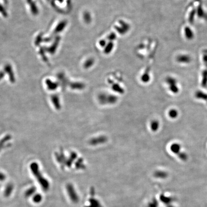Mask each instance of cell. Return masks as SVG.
<instances>
[{"instance_id":"6da1fadb","label":"cell","mask_w":207,"mask_h":207,"mask_svg":"<svg viewBox=\"0 0 207 207\" xmlns=\"http://www.w3.org/2000/svg\"><path fill=\"white\" fill-rule=\"evenodd\" d=\"M30 167L33 174L37 178V180L39 182L41 187H42V189L45 191L48 190L49 187V182H48V181L45 178H44L41 174L38 163H33L30 165Z\"/></svg>"},{"instance_id":"7a4b0ae2","label":"cell","mask_w":207,"mask_h":207,"mask_svg":"<svg viewBox=\"0 0 207 207\" xmlns=\"http://www.w3.org/2000/svg\"><path fill=\"white\" fill-rule=\"evenodd\" d=\"M98 99L101 104H114L118 101V97L112 94H101L98 96Z\"/></svg>"},{"instance_id":"3957f363","label":"cell","mask_w":207,"mask_h":207,"mask_svg":"<svg viewBox=\"0 0 207 207\" xmlns=\"http://www.w3.org/2000/svg\"><path fill=\"white\" fill-rule=\"evenodd\" d=\"M166 83L168 86L169 90L174 94L179 93V89L178 86V83L176 79L173 77H168L166 79Z\"/></svg>"},{"instance_id":"277c9868","label":"cell","mask_w":207,"mask_h":207,"mask_svg":"<svg viewBox=\"0 0 207 207\" xmlns=\"http://www.w3.org/2000/svg\"><path fill=\"white\" fill-rule=\"evenodd\" d=\"M67 190L70 199L73 202H77L79 200L77 194L75 191L74 187L71 184H68L67 186Z\"/></svg>"},{"instance_id":"5b68a950","label":"cell","mask_w":207,"mask_h":207,"mask_svg":"<svg viewBox=\"0 0 207 207\" xmlns=\"http://www.w3.org/2000/svg\"><path fill=\"white\" fill-rule=\"evenodd\" d=\"M107 141V137L105 136H100L91 139L89 143L91 145H97L104 143Z\"/></svg>"},{"instance_id":"8992f818","label":"cell","mask_w":207,"mask_h":207,"mask_svg":"<svg viewBox=\"0 0 207 207\" xmlns=\"http://www.w3.org/2000/svg\"><path fill=\"white\" fill-rule=\"evenodd\" d=\"M170 149V151H171L172 153H173L175 154H176L177 155L182 152L181 151V146L180 144L178 143H176V142L172 143L171 145Z\"/></svg>"},{"instance_id":"52a82bcc","label":"cell","mask_w":207,"mask_h":207,"mask_svg":"<svg viewBox=\"0 0 207 207\" xmlns=\"http://www.w3.org/2000/svg\"><path fill=\"white\" fill-rule=\"evenodd\" d=\"M4 70L6 72H7V74H8L11 82L14 83L15 82V78L11 66L10 64H6L4 67Z\"/></svg>"},{"instance_id":"ba28073f","label":"cell","mask_w":207,"mask_h":207,"mask_svg":"<svg viewBox=\"0 0 207 207\" xmlns=\"http://www.w3.org/2000/svg\"><path fill=\"white\" fill-rule=\"evenodd\" d=\"M195 97L197 99L204 100L207 104V93L202 91L198 90L195 93Z\"/></svg>"},{"instance_id":"9c48e42d","label":"cell","mask_w":207,"mask_h":207,"mask_svg":"<svg viewBox=\"0 0 207 207\" xmlns=\"http://www.w3.org/2000/svg\"><path fill=\"white\" fill-rule=\"evenodd\" d=\"M159 121L158 120H153L151 121L150 123V128L152 130V131L153 132H156L160 128Z\"/></svg>"},{"instance_id":"30bf717a","label":"cell","mask_w":207,"mask_h":207,"mask_svg":"<svg viewBox=\"0 0 207 207\" xmlns=\"http://www.w3.org/2000/svg\"><path fill=\"white\" fill-rule=\"evenodd\" d=\"M46 83L48 86V89L50 90H55L59 86L58 83L52 82L51 80H49V79H47L46 81Z\"/></svg>"},{"instance_id":"8fae6325","label":"cell","mask_w":207,"mask_h":207,"mask_svg":"<svg viewBox=\"0 0 207 207\" xmlns=\"http://www.w3.org/2000/svg\"><path fill=\"white\" fill-rule=\"evenodd\" d=\"M52 103L53 104L54 106H55V108L57 109H61V105L59 103V98L58 96L56 94L53 95L51 97Z\"/></svg>"},{"instance_id":"7c38bea8","label":"cell","mask_w":207,"mask_h":207,"mask_svg":"<svg viewBox=\"0 0 207 207\" xmlns=\"http://www.w3.org/2000/svg\"><path fill=\"white\" fill-rule=\"evenodd\" d=\"M177 61L181 63L187 64L190 62L191 58L187 55H180L177 58Z\"/></svg>"},{"instance_id":"4fadbf2b","label":"cell","mask_w":207,"mask_h":207,"mask_svg":"<svg viewBox=\"0 0 207 207\" xmlns=\"http://www.w3.org/2000/svg\"><path fill=\"white\" fill-rule=\"evenodd\" d=\"M13 189H14V186L13 184H8L6 187L5 189L4 190V195L6 197H8L10 196V195L11 194L12 192H13Z\"/></svg>"},{"instance_id":"5bb4252c","label":"cell","mask_w":207,"mask_h":207,"mask_svg":"<svg viewBox=\"0 0 207 207\" xmlns=\"http://www.w3.org/2000/svg\"><path fill=\"white\" fill-rule=\"evenodd\" d=\"M67 22L66 21H63L61 22L57 26L56 28H55L54 33H59L61 31H62L64 29V28H65Z\"/></svg>"},{"instance_id":"9a60e30c","label":"cell","mask_w":207,"mask_h":207,"mask_svg":"<svg viewBox=\"0 0 207 207\" xmlns=\"http://www.w3.org/2000/svg\"><path fill=\"white\" fill-rule=\"evenodd\" d=\"M168 116L170 118L175 119V118H177L178 116V112L176 109H171L170 110H169L168 111Z\"/></svg>"},{"instance_id":"2e32d148","label":"cell","mask_w":207,"mask_h":207,"mask_svg":"<svg viewBox=\"0 0 207 207\" xmlns=\"http://www.w3.org/2000/svg\"><path fill=\"white\" fill-rule=\"evenodd\" d=\"M70 87L73 89H83L85 87V85L83 83H70Z\"/></svg>"},{"instance_id":"e0dca14e","label":"cell","mask_w":207,"mask_h":207,"mask_svg":"<svg viewBox=\"0 0 207 207\" xmlns=\"http://www.w3.org/2000/svg\"><path fill=\"white\" fill-rule=\"evenodd\" d=\"M59 38L58 37V38H56V40L55 42L51 46V48L48 49V51L49 52H50V53H53L55 52V51H56V49L57 47V45H58L59 42Z\"/></svg>"},{"instance_id":"ac0fdd59","label":"cell","mask_w":207,"mask_h":207,"mask_svg":"<svg viewBox=\"0 0 207 207\" xmlns=\"http://www.w3.org/2000/svg\"><path fill=\"white\" fill-rule=\"evenodd\" d=\"M154 176L157 178H165L167 176V173L163 171H157L154 174Z\"/></svg>"},{"instance_id":"d6986e66","label":"cell","mask_w":207,"mask_h":207,"mask_svg":"<svg viewBox=\"0 0 207 207\" xmlns=\"http://www.w3.org/2000/svg\"><path fill=\"white\" fill-rule=\"evenodd\" d=\"M202 85L203 87L207 86V70H205L202 73Z\"/></svg>"},{"instance_id":"ffe728a7","label":"cell","mask_w":207,"mask_h":207,"mask_svg":"<svg viewBox=\"0 0 207 207\" xmlns=\"http://www.w3.org/2000/svg\"><path fill=\"white\" fill-rule=\"evenodd\" d=\"M36 190V189L35 187H32L28 189V190L25 192V197H29L30 196H32L35 192Z\"/></svg>"},{"instance_id":"44dd1931","label":"cell","mask_w":207,"mask_h":207,"mask_svg":"<svg viewBox=\"0 0 207 207\" xmlns=\"http://www.w3.org/2000/svg\"><path fill=\"white\" fill-rule=\"evenodd\" d=\"M178 157L179 159L183 161H186L188 159V156L186 152H181L178 155Z\"/></svg>"},{"instance_id":"7402d4cb","label":"cell","mask_w":207,"mask_h":207,"mask_svg":"<svg viewBox=\"0 0 207 207\" xmlns=\"http://www.w3.org/2000/svg\"><path fill=\"white\" fill-rule=\"evenodd\" d=\"M185 34H186V37H187V38L189 39H191L193 38V33L191 30L190 29L189 27H187L185 28Z\"/></svg>"},{"instance_id":"603a6c76","label":"cell","mask_w":207,"mask_h":207,"mask_svg":"<svg viewBox=\"0 0 207 207\" xmlns=\"http://www.w3.org/2000/svg\"><path fill=\"white\" fill-rule=\"evenodd\" d=\"M42 199V197L41 195L38 194H36L34 195L33 198V202L35 203H38L41 202Z\"/></svg>"},{"instance_id":"cb8c5ba5","label":"cell","mask_w":207,"mask_h":207,"mask_svg":"<svg viewBox=\"0 0 207 207\" xmlns=\"http://www.w3.org/2000/svg\"><path fill=\"white\" fill-rule=\"evenodd\" d=\"M94 62V61L93 59H88V60L86 61V62H85V64H84L85 68H89L90 67L92 66V65H93Z\"/></svg>"},{"instance_id":"d4e9b609","label":"cell","mask_w":207,"mask_h":207,"mask_svg":"<svg viewBox=\"0 0 207 207\" xmlns=\"http://www.w3.org/2000/svg\"><path fill=\"white\" fill-rule=\"evenodd\" d=\"M83 160L82 159H80L78 160L77 163H76V166L77 168H81L82 167H84V165L83 163Z\"/></svg>"},{"instance_id":"484cf974","label":"cell","mask_w":207,"mask_h":207,"mask_svg":"<svg viewBox=\"0 0 207 207\" xmlns=\"http://www.w3.org/2000/svg\"><path fill=\"white\" fill-rule=\"evenodd\" d=\"M84 19H85V21L87 23H89L91 21V16L90 14H89V13H85L84 14Z\"/></svg>"},{"instance_id":"4316f807","label":"cell","mask_w":207,"mask_h":207,"mask_svg":"<svg viewBox=\"0 0 207 207\" xmlns=\"http://www.w3.org/2000/svg\"><path fill=\"white\" fill-rule=\"evenodd\" d=\"M0 12L4 16H7V13L6 12L5 10L4 9V8L3 7V6L0 4Z\"/></svg>"},{"instance_id":"83f0119b","label":"cell","mask_w":207,"mask_h":207,"mask_svg":"<svg viewBox=\"0 0 207 207\" xmlns=\"http://www.w3.org/2000/svg\"><path fill=\"white\" fill-rule=\"evenodd\" d=\"M6 176L4 174L2 173H0V181H4L5 179Z\"/></svg>"},{"instance_id":"f1b7e54d","label":"cell","mask_w":207,"mask_h":207,"mask_svg":"<svg viewBox=\"0 0 207 207\" xmlns=\"http://www.w3.org/2000/svg\"><path fill=\"white\" fill-rule=\"evenodd\" d=\"M4 76V72H0V80H1V79H2L3 77V76Z\"/></svg>"}]
</instances>
